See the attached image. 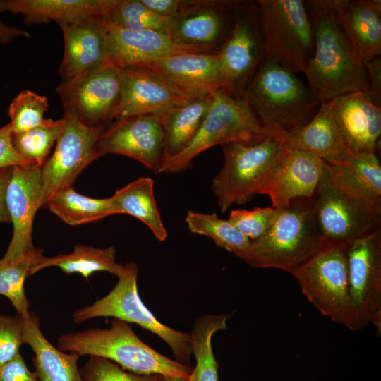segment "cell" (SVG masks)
<instances>
[{
    "instance_id": "obj_22",
    "label": "cell",
    "mask_w": 381,
    "mask_h": 381,
    "mask_svg": "<svg viewBox=\"0 0 381 381\" xmlns=\"http://www.w3.org/2000/svg\"><path fill=\"white\" fill-rule=\"evenodd\" d=\"M341 140L352 155L375 152L381 133V106L358 91L329 101Z\"/></svg>"
},
{
    "instance_id": "obj_36",
    "label": "cell",
    "mask_w": 381,
    "mask_h": 381,
    "mask_svg": "<svg viewBox=\"0 0 381 381\" xmlns=\"http://www.w3.org/2000/svg\"><path fill=\"white\" fill-rule=\"evenodd\" d=\"M107 19L121 28L132 30H150L169 35L172 20L152 13L140 0H116Z\"/></svg>"
},
{
    "instance_id": "obj_1",
    "label": "cell",
    "mask_w": 381,
    "mask_h": 381,
    "mask_svg": "<svg viewBox=\"0 0 381 381\" xmlns=\"http://www.w3.org/2000/svg\"><path fill=\"white\" fill-rule=\"evenodd\" d=\"M313 32V53L304 75L322 103L368 92L367 74L338 23L331 0L306 1Z\"/></svg>"
},
{
    "instance_id": "obj_8",
    "label": "cell",
    "mask_w": 381,
    "mask_h": 381,
    "mask_svg": "<svg viewBox=\"0 0 381 381\" xmlns=\"http://www.w3.org/2000/svg\"><path fill=\"white\" fill-rule=\"evenodd\" d=\"M346 246L327 245L291 274L303 295L321 314L355 331Z\"/></svg>"
},
{
    "instance_id": "obj_15",
    "label": "cell",
    "mask_w": 381,
    "mask_h": 381,
    "mask_svg": "<svg viewBox=\"0 0 381 381\" xmlns=\"http://www.w3.org/2000/svg\"><path fill=\"white\" fill-rule=\"evenodd\" d=\"M120 69L121 96L114 120L145 114L161 116L197 97L147 67Z\"/></svg>"
},
{
    "instance_id": "obj_41",
    "label": "cell",
    "mask_w": 381,
    "mask_h": 381,
    "mask_svg": "<svg viewBox=\"0 0 381 381\" xmlns=\"http://www.w3.org/2000/svg\"><path fill=\"white\" fill-rule=\"evenodd\" d=\"M23 339V318L0 315V368L19 353Z\"/></svg>"
},
{
    "instance_id": "obj_33",
    "label": "cell",
    "mask_w": 381,
    "mask_h": 381,
    "mask_svg": "<svg viewBox=\"0 0 381 381\" xmlns=\"http://www.w3.org/2000/svg\"><path fill=\"white\" fill-rule=\"evenodd\" d=\"M229 317V314H207L195 322L189 334L195 365L188 381H218V364L213 353L212 339L217 332L226 328Z\"/></svg>"
},
{
    "instance_id": "obj_14",
    "label": "cell",
    "mask_w": 381,
    "mask_h": 381,
    "mask_svg": "<svg viewBox=\"0 0 381 381\" xmlns=\"http://www.w3.org/2000/svg\"><path fill=\"white\" fill-rule=\"evenodd\" d=\"M62 118L55 150L41 167L42 207L55 192L72 186L79 174L99 157L96 145L105 127L87 126L70 112Z\"/></svg>"
},
{
    "instance_id": "obj_13",
    "label": "cell",
    "mask_w": 381,
    "mask_h": 381,
    "mask_svg": "<svg viewBox=\"0 0 381 381\" xmlns=\"http://www.w3.org/2000/svg\"><path fill=\"white\" fill-rule=\"evenodd\" d=\"M121 69L109 63L90 70L56 87L64 112L87 126H104L114 119L121 96Z\"/></svg>"
},
{
    "instance_id": "obj_6",
    "label": "cell",
    "mask_w": 381,
    "mask_h": 381,
    "mask_svg": "<svg viewBox=\"0 0 381 381\" xmlns=\"http://www.w3.org/2000/svg\"><path fill=\"white\" fill-rule=\"evenodd\" d=\"M264 59L304 74L313 53V32L306 2L256 1Z\"/></svg>"
},
{
    "instance_id": "obj_25",
    "label": "cell",
    "mask_w": 381,
    "mask_h": 381,
    "mask_svg": "<svg viewBox=\"0 0 381 381\" xmlns=\"http://www.w3.org/2000/svg\"><path fill=\"white\" fill-rule=\"evenodd\" d=\"M23 339L35 354L32 360L38 381H83L78 368L80 356L54 346L42 332L39 318L31 312L23 318Z\"/></svg>"
},
{
    "instance_id": "obj_27",
    "label": "cell",
    "mask_w": 381,
    "mask_h": 381,
    "mask_svg": "<svg viewBox=\"0 0 381 381\" xmlns=\"http://www.w3.org/2000/svg\"><path fill=\"white\" fill-rule=\"evenodd\" d=\"M116 0H0V12L20 14L24 23L66 21L87 15L108 17Z\"/></svg>"
},
{
    "instance_id": "obj_32",
    "label": "cell",
    "mask_w": 381,
    "mask_h": 381,
    "mask_svg": "<svg viewBox=\"0 0 381 381\" xmlns=\"http://www.w3.org/2000/svg\"><path fill=\"white\" fill-rule=\"evenodd\" d=\"M45 206L71 226L94 222L116 214L111 198H90L78 193L72 186L55 192Z\"/></svg>"
},
{
    "instance_id": "obj_35",
    "label": "cell",
    "mask_w": 381,
    "mask_h": 381,
    "mask_svg": "<svg viewBox=\"0 0 381 381\" xmlns=\"http://www.w3.org/2000/svg\"><path fill=\"white\" fill-rule=\"evenodd\" d=\"M185 222L190 232L210 238L217 246L234 255L244 250L250 243L227 219L219 218L216 213L190 210Z\"/></svg>"
},
{
    "instance_id": "obj_43",
    "label": "cell",
    "mask_w": 381,
    "mask_h": 381,
    "mask_svg": "<svg viewBox=\"0 0 381 381\" xmlns=\"http://www.w3.org/2000/svg\"><path fill=\"white\" fill-rule=\"evenodd\" d=\"M11 134L10 123L0 128V169L28 164L13 147Z\"/></svg>"
},
{
    "instance_id": "obj_45",
    "label": "cell",
    "mask_w": 381,
    "mask_h": 381,
    "mask_svg": "<svg viewBox=\"0 0 381 381\" xmlns=\"http://www.w3.org/2000/svg\"><path fill=\"white\" fill-rule=\"evenodd\" d=\"M152 13L164 18H172L180 11L183 1L180 0H140Z\"/></svg>"
},
{
    "instance_id": "obj_39",
    "label": "cell",
    "mask_w": 381,
    "mask_h": 381,
    "mask_svg": "<svg viewBox=\"0 0 381 381\" xmlns=\"http://www.w3.org/2000/svg\"><path fill=\"white\" fill-rule=\"evenodd\" d=\"M83 381H165L159 374L141 375L125 370L113 361L91 356L80 370Z\"/></svg>"
},
{
    "instance_id": "obj_24",
    "label": "cell",
    "mask_w": 381,
    "mask_h": 381,
    "mask_svg": "<svg viewBox=\"0 0 381 381\" xmlns=\"http://www.w3.org/2000/svg\"><path fill=\"white\" fill-rule=\"evenodd\" d=\"M141 66L159 73L183 90L197 97L207 96L222 88L217 52L176 55Z\"/></svg>"
},
{
    "instance_id": "obj_31",
    "label": "cell",
    "mask_w": 381,
    "mask_h": 381,
    "mask_svg": "<svg viewBox=\"0 0 381 381\" xmlns=\"http://www.w3.org/2000/svg\"><path fill=\"white\" fill-rule=\"evenodd\" d=\"M210 100V94L196 97L159 116L164 131V161L191 143L205 117Z\"/></svg>"
},
{
    "instance_id": "obj_4",
    "label": "cell",
    "mask_w": 381,
    "mask_h": 381,
    "mask_svg": "<svg viewBox=\"0 0 381 381\" xmlns=\"http://www.w3.org/2000/svg\"><path fill=\"white\" fill-rule=\"evenodd\" d=\"M57 348L64 352L102 357L129 372L189 379L192 368L157 352L144 343L131 324L114 318L107 329L93 328L61 334Z\"/></svg>"
},
{
    "instance_id": "obj_23",
    "label": "cell",
    "mask_w": 381,
    "mask_h": 381,
    "mask_svg": "<svg viewBox=\"0 0 381 381\" xmlns=\"http://www.w3.org/2000/svg\"><path fill=\"white\" fill-rule=\"evenodd\" d=\"M336 19L363 63L381 54V1L331 0Z\"/></svg>"
},
{
    "instance_id": "obj_46",
    "label": "cell",
    "mask_w": 381,
    "mask_h": 381,
    "mask_svg": "<svg viewBox=\"0 0 381 381\" xmlns=\"http://www.w3.org/2000/svg\"><path fill=\"white\" fill-rule=\"evenodd\" d=\"M11 171L12 167L0 169V223L11 222L6 205V193Z\"/></svg>"
},
{
    "instance_id": "obj_38",
    "label": "cell",
    "mask_w": 381,
    "mask_h": 381,
    "mask_svg": "<svg viewBox=\"0 0 381 381\" xmlns=\"http://www.w3.org/2000/svg\"><path fill=\"white\" fill-rule=\"evenodd\" d=\"M48 109L45 96L29 90L21 91L12 100L8 109L12 134L52 123L54 120L44 117Z\"/></svg>"
},
{
    "instance_id": "obj_10",
    "label": "cell",
    "mask_w": 381,
    "mask_h": 381,
    "mask_svg": "<svg viewBox=\"0 0 381 381\" xmlns=\"http://www.w3.org/2000/svg\"><path fill=\"white\" fill-rule=\"evenodd\" d=\"M310 201L319 231L328 244L346 245L381 225V211L341 190L325 163Z\"/></svg>"
},
{
    "instance_id": "obj_17",
    "label": "cell",
    "mask_w": 381,
    "mask_h": 381,
    "mask_svg": "<svg viewBox=\"0 0 381 381\" xmlns=\"http://www.w3.org/2000/svg\"><path fill=\"white\" fill-rule=\"evenodd\" d=\"M104 36L107 62L121 68L141 66L176 55L217 53L201 47L178 44L164 32L121 28L109 23L107 18Z\"/></svg>"
},
{
    "instance_id": "obj_37",
    "label": "cell",
    "mask_w": 381,
    "mask_h": 381,
    "mask_svg": "<svg viewBox=\"0 0 381 381\" xmlns=\"http://www.w3.org/2000/svg\"><path fill=\"white\" fill-rule=\"evenodd\" d=\"M63 127V118L48 125L25 132L11 134L13 147L28 163L42 167L52 147L56 142Z\"/></svg>"
},
{
    "instance_id": "obj_44",
    "label": "cell",
    "mask_w": 381,
    "mask_h": 381,
    "mask_svg": "<svg viewBox=\"0 0 381 381\" xmlns=\"http://www.w3.org/2000/svg\"><path fill=\"white\" fill-rule=\"evenodd\" d=\"M367 74V94L378 106L381 104V58L377 56L363 62Z\"/></svg>"
},
{
    "instance_id": "obj_21",
    "label": "cell",
    "mask_w": 381,
    "mask_h": 381,
    "mask_svg": "<svg viewBox=\"0 0 381 381\" xmlns=\"http://www.w3.org/2000/svg\"><path fill=\"white\" fill-rule=\"evenodd\" d=\"M107 17L87 15L57 23L64 36L61 82L70 80L108 63L105 51Z\"/></svg>"
},
{
    "instance_id": "obj_9",
    "label": "cell",
    "mask_w": 381,
    "mask_h": 381,
    "mask_svg": "<svg viewBox=\"0 0 381 381\" xmlns=\"http://www.w3.org/2000/svg\"><path fill=\"white\" fill-rule=\"evenodd\" d=\"M138 272L135 262L124 265L123 272L111 291L92 304L76 310L73 321L80 324L95 318L112 317L135 323L164 341L176 361L188 363L192 354L190 334L162 324L145 307L138 293Z\"/></svg>"
},
{
    "instance_id": "obj_40",
    "label": "cell",
    "mask_w": 381,
    "mask_h": 381,
    "mask_svg": "<svg viewBox=\"0 0 381 381\" xmlns=\"http://www.w3.org/2000/svg\"><path fill=\"white\" fill-rule=\"evenodd\" d=\"M280 210L272 207L232 210L227 220L250 241L267 232L277 219Z\"/></svg>"
},
{
    "instance_id": "obj_18",
    "label": "cell",
    "mask_w": 381,
    "mask_h": 381,
    "mask_svg": "<svg viewBox=\"0 0 381 381\" xmlns=\"http://www.w3.org/2000/svg\"><path fill=\"white\" fill-rule=\"evenodd\" d=\"M42 193L41 167L33 163L12 167L6 200L13 234L3 258H18L35 248L32 224L42 207Z\"/></svg>"
},
{
    "instance_id": "obj_48",
    "label": "cell",
    "mask_w": 381,
    "mask_h": 381,
    "mask_svg": "<svg viewBox=\"0 0 381 381\" xmlns=\"http://www.w3.org/2000/svg\"><path fill=\"white\" fill-rule=\"evenodd\" d=\"M165 381H188V380L176 377H166Z\"/></svg>"
},
{
    "instance_id": "obj_26",
    "label": "cell",
    "mask_w": 381,
    "mask_h": 381,
    "mask_svg": "<svg viewBox=\"0 0 381 381\" xmlns=\"http://www.w3.org/2000/svg\"><path fill=\"white\" fill-rule=\"evenodd\" d=\"M285 144L288 149L310 153L329 165L344 164L353 156L341 140L329 102L322 103L312 120Z\"/></svg>"
},
{
    "instance_id": "obj_47",
    "label": "cell",
    "mask_w": 381,
    "mask_h": 381,
    "mask_svg": "<svg viewBox=\"0 0 381 381\" xmlns=\"http://www.w3.org/2000/svg\"><path fill=\"white\" fill-rule=\"evenodd\" d=\"M30 37L26 30L4 24L0 20V43L7 44L16 37Z\"/></svg>"
},
{
    "instance_id": "obj_5",
    "label": "cell",
    "mask_w": 381,
    "mask_h": 381,
    "mask_svg": "<svg viewBox=\"0 0 381 381\" xmlns=\"http://www.w3.org/2000/svg\"><path fill=\"white\" fill-rule=\"evenodd\" d=\"M210 98L208 111L193 140L181 152L165 159L159 174L183 171L199 154L215 145L255 143L273 136L260 125L243 97L219 88Z\"/></svg>"
},
{
    "instance_id": "obj_30",
    "label": "cell",
    "mask_w": 381,
    "mask_h": 381,
    "mask_svg": "<svg viewBox=\"0 0 381 381\" xmlns=\"http://www.w3.org/2000/svg\"><path fill=\"white\" fill-rule=\"evenodd\" d=\"M49 267H59L67 274L78 273L88 279L96 272H108L119 277L124 265L116 262V249L109 246L104 249L90 246H75L72 253L42 258L32 267L30 276Z\"/></svg>"
},
{
    "instance_id": "obj_28",
    "label": "cell",
    "mask_w": 381,
    "mask_h": 381,
    "mask_svg": "<svg viewBox=\"0 0 381 381\" xmlns=\"http://www.w3.org/2000/svg\"><path fill=\"white\" fill-rule=\"evenodd\" d=\"M326 167L341 190L381 211V166L376 153L353 155L344 164Z\"/></svg>"
},
{
    "instance_id": "obj_16",
    "label": "cell",
    "mask_w": 381,
    "mask_h": 381,
    "mask_svg": "<svg viewBox=\"0 0 381 381\" xmlns=\"http://www.w3.org/2000/svg\"><path fill=\"white\" fill-rule=\"evenodd\" d=\"M164 131L160 117L145 114L115 120L99 135V157L116 154L131 157L159 174L164 161Z\"/></svg>"
},
{
    "instance_id": "obj_20",
    "label": "cell",
    "mask_w": 381,
    "mask_h": 381,
    "mask_svg": "<svg viewBox=\"0 0 381 381\" xmlns=\"http://www.w3.org/2000/svg\"><path fill=\"white\" fill-rule=\"evenodd\" d=\"M232 1H183L172 18L170 36L178 44L218 52L232 24Z\"/></svg>"
},
{
    "instance_id": "obj_42",
    "label": "cell",
    "mask_w": 381,
    "mask_h": 381,
    "mask_svg": "<svg viewBox=\"0 0 381 381\" xmlns=\"http://www.w3.org/2000/svg\"><path fill=\"white\" fill-rule=\"evenodd\" d=\"M0 381H38L31 372L20 353L0 368Z\"/></svg>"
},
{
    "instance_id": "obj_12",
    "label": "cell",
    "mask_w": 381,
    "mask_h": 381,
    "mask_svg": "<svg viewBox=\"0 0 381 381\" xmlns=\"http://www.w3.org/2000/svg\"><path fill=\"white\" fill-rule=\"evenodd\" d=\"M354 330L372 324L381 334V225L346 246Z\"/></svg>"
},
{
    "instance_id": "obj_2",
    "label": "cell",
    "mask_w": 381,
    "mask_h": 381,
    "mask_svg": "<svg viewBox=\"0 0 381 381\" xmlns=\"http://www.w3.org/2000/svg\"><path fill=\"white\" fill-rule=\"evenodd\" d=\"M242 97L260 125L284 141L306 126L322 104L298 74L265 59Z\"/></svg>"
},
{
    "instance_id": "obj_19",
    "label": "cell",
    "mask_w": 381,
    "mask_h": 381,
    "mask_svg": "<svg viewBox=\"0 0 381 381\" xmlns=\"http://www.w3.org/2000/svg\"><path fill=\"white\" fill-rule=\"evenodd\" d=\"M325 162L301 150L286 148L267 174L258 194L267 195L272 207H288L296 200L309 199L320 180Z\"/></svg>"
},
{
    "instance_id": "obj_3",
    "label": "cell",
    "mask_w": 381,
    "mask_h": 381,
    "mask_svg": "<svg viewBox=\"0 0 381 381\" xmlns=\"http://www.w3.org/2000/svg\"><path fill=\"white\" fill-rule=\"evenodd\" d=\"M327 245L310 198L301 199L280 210L269 230L235 255L254 268H276L291 274Z\"/></svg>"
},
{
    "instance_id": "obj_11",
    "label": "cell",
    "mask_w": 381,
    "mask_h": 381,
    "mask_svg": "<svg viewBox=\"0 0 381 381\" xmlns=\"http://www.w3.org/2000/svg\"><path fill=\"white\" fill-rule=\"evenodd\" d=\"M217 53L222 88L242 97L264 59L256 1H234L231 28Z\"/></svg>"
},
{
    "instance_id": "obj_29",
    "label": "cell",
    "mask_w": 381,
    "mask_h": 381,
    "mask_svg": "<svg viewBox=\"0 0 381 381\" xmlns=\"http://www.w3.org/2000/svg\"><path fill=\"white\" fill-rule=\"evenodd\" d=\"M116 214L131 215L145 224L160 242L167 236L154 194V181L140 177L115 191L110 197Z\"/></svg>"
},
{
    "instance_id": "obj_34",
    "label": "cell",
    "mask_w": 381,
    "mask_h": 381,
    "mask_svg": "<svg viewBox=\"0 0 381 381\" xmlns=\"http://www.w3.org/2000/svg\"><path fill=\"white\" fill-rule=\"evenodd\" d=\"M43 256V250L35 247L18 258L0 260V294L10 300L18 315L23 318L30 314V303L24 289L25 279L30 276L32 266Z\"/></svg>"
},
{
    "instance_id": "obj_7",
    "label": "cell",
    "mask_w": 381,
    "mask_h": 381,
    "mask_svg": "<svg viewBox=\"0 0 381 381\" xmlns=\"http://www.w3.org/2000/svg\"><path fill=\"white\" fill-rule=\"evenodd\" d=\"M224 164L212 182L222 213L233 205L250 202L286 149L285 141L270 136L255 143L231 142L221 145Z\"/></svg>"
}]
</instances>
